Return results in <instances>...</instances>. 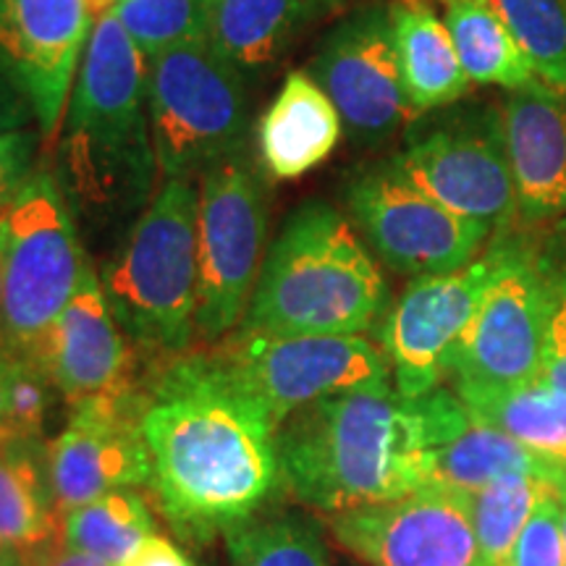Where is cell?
I'll use <instances>...</instances> for the list:
<instances>
[{"instance_id":"obj_1","label":"cell","mask_w":566,"mask_h":566,"mask_svg":"<svg viewBox=\"0 0 566 566\" xmlns=\"http://www.w3.org/2000/svg\"><path fill=\"white\" fill-rule=\"evenodd\" d=\"M142 396L147 488L176 533L210 541L279 491V424L210 349L155 363Z\"/></svg>"},{"instance_id":"obj_2","label":"cell","mask_w":566,"mask_h":566,"mask_svg":"<svg viewBox=\"0 0 566 566\" xmlns=\"http://www.w3.org/2000/svg\"><path fill=\"white\" fill-rule=\"evenodd\" d=\"M281 488L334 516L428 488L420 401L396 388L323 396L279 428Z\"/></svg>"},{"instance_id":"obj_3","label":"cell","mask_w":566,"mask_h":566,"mask_svg":"<svg viewBox=\"0 0 566 566\" xmlns=\"http://www.w3.org/2000/svg\"><path fill=\"white\" fill-rule=\"evenodd\" d=\"M147 59L118 19L92 24L61 126L59 184L87 212L132 208L150 192L155 163Z\"/></svg>"},{"instance_id":"obj_4","label":"cell","mask_w":566,"mask_h":566,"mask_svg":"<svg viewBox=\"0 0 566 566\" xmlns=\"http://www.w3.org/2000/svg\"><path fill=\"white\" fill-rule=\"evenodd\" d=\"M388 302L384 273L344 212L310 200L286 218L237 331L363 336Z\"/></svg>"},{"instance_id":"obj_5","label":"cell","mask_w":566,"mask_h":566,"mask_svg":"<svg viewBox=\"0 0 566 566\" xmlns=\"http://www.w3.org/2000/svg\"><path fill=\"white\" fill-rule=\"evenodd\" d=\"M197 205L189 176L163 179L122 250L103 268V292L132 346L155 363L192 349L197 336Z\"/></svg>"},{"instance_id":"obj_6","label":"cell","mask_w":566,"mask_h":566,"mask_svg":"<svg viewBox=\"0 0 566 566\" xmlns=\"http://www.w3.org/2000/svg\"><path fill=\"white\" fill-rule=\"evenodd\" d=\"M0 260V357L40 367L45 338L90 265L51 171H34L6 216Z\"/></svg>"},{"instance_id":"obj_7","label":"cell","mask_w":566,"mask_h":566,"mask_svg":"<svg viewBox=\"0 0 566 566\" xmlns=\"http://www.w3.org/2000/svg\"><path fill=\"white\" fill-rule=\"evenodd\" d=\"M147 118L163 179L202 176L242 153L250 129L244 74L208 40L171 48L147 66Z\"/></svg>"},{"instance_id":"obj_8","label":"cell","mask_w":566,"mask_h":566,"mask_svg":"<svg viewBox=\"0 0 566 566\" xmlns=\"http://www.w3.org/2000/svg\"><path fill=\"white\" fill-rule=\"evenodd\" d=\"M268 187L244 150L200 176L197 336L216 344L239 328L265 260Z\"/></svg>"},{"instance_id":"obj_9","label":"cell","mask_w":566,"mask_h":566,"mask_svg":"<svg viewBox=\"0 0 566 566\" xmlns=\"http://www.w3.org/2000/svg\"><path fill=\"white\" fill-rule=\"evenodd\" d=\"M216 363L281 424L323 396L394 388L384 349L365 336H265L233 331L208 344Z\"/></svg>"},{"instance_id":"obj_10","label":"cell","mask_w":566,"mask_h":566,"mask_svg":"<svg viewBox=\"0 0 566 566\" xmlns=\"http://www.w3.org/2000/svg\"><path fill=\"white\" fill-rule=\"evenodd\" d=\"M346 208L380 263L412 279L462 271L491 237L424 195L394 158L346 184Z\"/></svg>"},{"instance_id":"obj_11","label":"cell","mask_w":566,"mask_h":566,"mask_svg":"<svg viewBox=\"0 0 566 566\" xmlns=\"http://www.w3.org/2000/svg\"><path fill=\"white\" fill-rule=\"evenodd\" d=\"M548 321V263L504 247V263L451 357V386L509 388L541 380Z\"/></svg>"},{"instance_id":"obj_12","label":"cell","mask_w":566,"mask_h":566,"mask_svg":"<svg viewBox=\"0 0 566 566\" xmlns=\"http://www.w3.org/2000/svg\"><path fill=\"white\" fill-rule=\"evenodd\" d=\"M399 168L438 205L501 231L520 212L501 111L457 116L409 137Z\"/></svg>"},{"instance_id":"obj_13","label":"cell","mask_w":566,"mask_h":566,"mask_svg":"<svg viewBox=\"0 0 566 566\" xmlns=\"http://www.w3.org/2000/svg\"><path fill=\"white\" fill-rule=\"evenodd\" d=\"M501 263L504 247H495L462 271L415 279L396 300L380 328V349L401 396L415 399L449 378L457 344Z\"/></svg>"},{"instance_id":"obj_14","label":"cell","mask_w":566,"mask_h":566,"mask_svg":"<svg viewBox=\"0 0 566 566\" xmlns=\"http://www.w3.org/2000/svg\"><path fill=\"white\" fill-rule=\"evenodd\" d=\"M328 520L331 533L367 566H488L464 493L420 488Z\"/></svg>"},{"instance_id":"obj_15","label":"cell","mask_w":566,"mask_h":566,"mask_svg":"<svg viewBox=\"0 0 566 566\" xmlns=\"http://www.w3.org/2000/svg\"><path fill=\"white\" fill-rule=\"evenodd\" d=\"M310 74L336 105L354 139L394 137L417 113L401 82L388 9L370 6L336 24L310 63Z\"/></svg>"},{"instance_id":"obj_16","label":"cell","mask_w":566,"mask_h":566,"mask_svg":"<svg viewBox=\"0 0 566 566\" xmlns=\"http://www.w3.org/2000/svg\"><path fill=\"white\" fill-rule=\"evenodd\" d=\"M90 30L82 0H0V69L30 101L45 142L61 134Z\"/></svg>"},{"instance_id":"obj_17","label":"cell","mask_w":566,"mask_h":566,"mask_svg":"<svg viewBox=\"0 0 566 566\" xmlns=\"http://www.w3.org/2000/svg\"><path fill=\"white\" fill-rule=\"evenodd\" d=\"M142 401L139 384L124 399L71 409L66 428L48 446V485L61 516L111 491L150 483Z\"/></svg>"},{"instance_id":"obj_18","label":"cell","mask_w":566,"mask_h":566,"mask_svg":"<svg viewBox=\"0 0 566 566\" xmlns=\"http://www.w3.org/2000/svg\"><path fill=\"white\" fill-rule=\"evenodd\" d=\"M40 370L71 409L124 399L139 388L137 357L105 300L103 283L87 265L40 352Z\"/></svg>"},{"instance_id":"obj_19","label":"cell","mask_w":566,"mask_h":566,"mask_svg":"<svg viewBox=\"0 0 566 566\" xmlns=\"http://www.w3.org/2000/svg\"><path fill=\"white\" fill-rule=\"evenodd\" d=\"M415 399L420 401L428 446V485L472 493L514 472L543 480L566 478L522 449L514 438L472 415L454 388L438 386Z\"/></svg>"},{"instance_id":"obj_20","label":"cell","mask_w":566,"mask_h":566,"mask_svg":"<svg viewBox=\"0 0 566 566\" xmlns=\"http://www.w3.org/2000/svg\"><path fill=\"white\" fill-rule=\"evenodd\" d=\"M501 126L516 202L530 221L566 212V95L546 82L509 92Z\"/></svg>"},{"instance_id":"obj_21","label":"cell","mask_w":566,"mask_h":566,"mask_svg":"<svg viewBox=\"0 0 566 566\" xmlns=\"http://www.w3.org/2000/svg\"><path fill=\"white\" fill-rule=\"evenodd\" d=\"M344 122L310 71H292L260 118V166L273 179H300L334 155Z\"/></svg>"},{"instance_id":"obj_22","label":"cell","mask_w":566,"mask_h":566,"mask_svg":"<svg viewBox=\"0 0 566 566\" xmlns=\"http://www.w3.org/2000/svg\"><path fill=\"white\" fill-rule=\"evenodd\" d=\"M331 0H210L208 45L242 74L273 66Z\"/></svg>"},{"instance_id":"obj_23","label":"cell","mask_w":566,"mask_h":566,"mask_svg":"<svg viewBox=\"0 0 566 566\" xmlns=\"http://www.w3.org/2000/svg\"><path fill=\"white\" fill-rule=\"evenodd\" d=\"M388 17L401 82L417 116L443 108L470 92L472 82L459 63L449 27L424 0H396L388 6Z\"/></svg>"},{"instance_id":"obj_24","label":"cell","mask_w":566,"mask_h":566,"mask_svg":"<svg viewBox=\"0 0 566 566\" xmlns=\"http://www.w3.org/2000/svg\"><path fill=\"white\" fill-rule=\"evenodd\" d=\"M467 409L566 475V396L535 380L525 386H451Z\"/></svg>"},{"instance_id":"obj_25","label":"cell","mask_w":566,"mask_h":566,"mask_svg":"<svg viewBox=\"0 0 566 566\" xmlns=\"http://www.w3.org/2000/svg\"><path fill=\"white\" fill-rule=\"evenodd\" d=\"M446 27L454 40L467 80L480 87H504L516 92L537 76L512 32L480 0H443Z\"/></svg>"},{"instance_id":"obj_26","label":"cell","mask_w":566,"mask_h":566,"mask_svg":"<svg viewBox=\"0 0 566 566\" xmlns=\"http://www.w3.org/2000/svg\"><path fill=\"white\" fill-rule=\"evenodd\" d=\"M150 535H155L153 514L132 488L105 493L61 516V541L111 566L132 562Z\"/></svg>"},{"instance_id":"obj_27","label":"cell","mask_w":566,"mask_h":566,"mask_svg":"<svg viewBox=\"0 0 566 566\" xmlns=\"http://www.w3.org/2000/svg\"><path fill=\"white\" fill-rule=\"evenodd\" d=\"M61 533L51 485L24 446L0 449V543L32 551Z\"/></svg>"},{"instance_id":"obj_28","label":"cell","mask_w":566,"mask_h":566,"mask_svg":"<svg viewBox=\"0 0 566 566\" xmlns=\"http://www.w3.org/2000/svg\"><path fill=\"white\" fill-rule=\"evenodd\" d=\"M231 566H331L323 530L296 512L252 514L223 533Z\"/></svg>"},{"instance_id":"obj_29","label":"cell","mask_w":566,"mask_h":566,"mask_svg":"<svg viewBox=\"0 0 566 566\" xmlns=\"http://www.w3.org/2000/svg\"><path fill=\"white\" fill-rule=\"evenodd\" d=\"M558 480L516 475L514 472V475L493 480L478 491L464 493L472 527H475L488 566H509L522 527L527 525L535 504L546 493V488L558 483Z\"/></svg>"},{"instance_id":"obj_30","label":"cell","mask_w":566,"mask_h":566,"mask_svg":"<svg viewBox=\"0 0 566 566\" xmlns=\"http://www.w3.org/2000/svg\"><path fill=\"white\" fill-rule=\"evenodd\" d=\"M506 24L535 76L566 92V0H480Z\"/></svg>"},{"instance_id":"obj_31","label":"cell","mask_w":566,"mask_h":566,"mask_svg":"<svg viewBox=\"0 0 566 566\" xmlns=\"http://www.w3.org/2000/svg\"><path fill=\"white\" fill-rule=\"evenodd\" d=\"M210 0H122L113 17L145 59L208 40Z\"/></svg>"},{"instance_id":"obj_32","label":"cell","mask_w":566,"mask_h":566,"mask_svg":"<svg viewBox=\"0 0 566 566\" xmlns=\"http://www.w3.org/2000/svg\"><path fill=\"white\" fill-rule=\"evenodd\" d=\"M566 478L551 483L541 495L527 525L522 527L509 566H566L564 522H562V491Z\"/></svg>"},{"instance_id":"obj_33","label":"cell","mask_w":566,"mask_h":566,"mask_svg":"<svg viewBox=\"0 0 566 566\" xmlns=\"http://www.w3.org/2000/svg\"><path fill=\"white\" fill-rule=\"evenodd\" d=\"M9 363V359H6ZM55 388L40 367L27 363H9V420L17 446L38 443L45 433L48 409Z\"/></svg>"},{"instance_id":"obj_34","label":"cell","mask_w":566,"mask_h":566,"mask_svg":"<svg viewBox=\"0 0 566 566\" xmlns=\"http://www.w3.org/2000/svg\"><path fill=\"white\" fill-rule=\"evenodd\" d=\"M40 139V132L34 129L0 134V223L6 221L32 174L38 171L34 158H38Z\"/></svg>"},{"instance_id":"obj_35","label":"cell","mask_w":566,"mask_h":566,"mask_svg":"<svg viewBox=\"0 0 566 566\" xmlns=\"http://www.w3.org/2000/svg\"><path fill=\"white\" fill-rule=\"evenodd\" d=\"M551 321L543 349L541 380L554 391L566 396V273L551 268Z\"/></svg>"},{"instance_id":"obj_36","label":"cell","mask_w":566,"mask_h":566,"mask_svg":"<svg viewBox=\"0 0 566 566\" xmlns=\"http://www.w3.org/2000/svg\"><path fill=\"white\" fill-rule=\"evenodd\" d=\"M34 124V111L17 84L0 69V134L30 129Z\"/></svg>"},{"instance_id":"obj_37","label":"cell","mask_w":566,"mask_h":566,"mask_svg":"<svg viewBox=\"0 0 566 566\" xmlns=\"http://www.w3.org/2000/svg\"><path fill=\"white\" fill-rule=\"evenodd\" d=\"M24 564L27 566H111L103 558L84 554L80 548H71L61 541V533L53 541L42 543V546L24 551Z\"/></svg>"},{"instance_id":"obj_38","label":"cell","mask_w":566,"mask_h":566,"mask_svg":"<svg viewBox=\"0 0 566 566\" xmlns=\"http://www.w3.org/2000/svg\"><path fill=\"white\" fill-rule=\"evenodd\" d=\"M124 566H195V562L174 541L155 533Z\"/></svg>"},{"instance_id":"obj_39","label":"cell","mask_w":566,"mask_h":566,"mask_svg":"<svg viewBox=\"0 0 566 566\" xmlns=\"http://www.w3.org/2000/svg\"><path fill=\"white\" fill-rule=\"evenodd\" d=\"M11 446H17V438L9 420V363L0 357V449Z\"/></svg>"},{"instance_id":"obj_40","label":"cell","mask_w":566,"mask_h":566,"mask_svg":"<svg viewBox=\"0 0 566 566\" xmlns=\"http://www.w3.org/2000/svg\"><path fill=\"white\" fill-rule=\"evenodd\" d=\"M82 3H84V11H87L92 24H97L101 19L111 17L113 9H116L122 0H82Z\"/></svg>"},{"instance_id":"obj_41","label":"cell","mask_w":566,"mask_h":566,"mask_svg":"<svg viewBox=\"0 0 566 566\" xmlns=\"http://www.w3.org/2000/svg\"><path fill=\"white\" fill-rule=\"evenodd\" d=\"M0 566H27L24 554L17 548L6 546V543H0Z\"/></svg>"},{"instance_id":"obj_42","label":"cell","mask_w":566,"mask_h":566,"mask_svg":"<svg viewBox=\"0 0 566 566\" xmlns=\"http://www.w3.org/2000/svg\"><path fill=\"white\" fill-rule=\"evenodd\" d=\"M562 522H564V546H566V485L562 491Z\"/></svg>"},{"instance_id":"obj_43","label":"cell","mask_w":566,"mask_h":566,"mask_svg":"<svg viewBox=\"0 0 566 566\" xmlns=\"http://www.w3.org/2000/svg\"><path fill=\"white\" fill-rule=\"evenodd\" d=\"M556 233H558V239H562V242L566 244V218H564V221H558Z\"/></svg>"},{"instance_id":"obj_44","label":"cell","mask_w":566,"mask_h":566,"mask_svg":"<svg viewBox=\"0 0 566 566\" xmlns=\"http://www.w3.org/2000/svg\"><path fill=\"white\" fill-rule=\"evenodd\" d=\"M0 229H3V223H0ZM0 289H3V260H0Z\"/></svg>"},{"instance_id":"obj_45","label":"cell","mask_w":566,"mask_h":566,"mask_svg":"<svg viewBox=\"0 0 566 566\" xmlns=\"http://www.w3.org/2000/svg\"><path fill=\"white\" fill-rule=\"evenodd\" d=\"M336 566H359V564L357 562H338Z\"/></svg>"},{"instance_id":"obj_46","label":"cell","mask_w":566,"mask_h":566,"mask_svg":"<svg viewBox=\"0 0 566 566\" xmlns=\"http://www.w3.org/2000/svg\"><path fill=\"white\" fill-rule=\"evenodd\" d=\"M331 3H338V0H331Z\"/></svg>"}]
</instances>
